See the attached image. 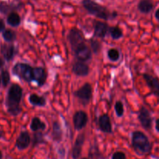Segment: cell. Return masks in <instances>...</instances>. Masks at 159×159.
<instances>
[{
  "mask_svg": "<svg viewBox=\"0 0 159 159\" xmlns=\"http://www.w3.org/2000/svg\"><path fill=\"white\" fill-rule=\"evenodd\" d=\"M82 3L89 13L95 16L97 18L107 20L111 17V13L107 10V8L93 0H82Z\"/></svg>",
  "mask_w": 159,
  "mask_h": 159,
  "instance_id": "cell-3",
  "label": "cell"
},
{
  "mask_svg": "<svg viewBox=\"0 0 159 159\" xmlns=\"http://www.w3.org/2000/svg\"><path fill=\"white\" fill-rule=\"evenodd\" d=\"M155 19H156L157 21L159 22V8L158 9H157V10L155 11Z\"/></svg>",
  "mask_w": 159,
  "mask_h": 159,
  "instance_id": "cell-33",
  "label": "cell"
},
{
  "mask_svg": "<svg viewBox=\"0 0 159 159\" xmlns=\"http://www.w3.org/2000/svg\"><path fill=\"white\" fill-rule=\"evenodd\" d=\"M46 128V125L43 121L40 120V118L35 117L33 118L30 124V129L33 131H38V130H43Z\"/></svg>",
  "mask_w": 159,
  "mask_h": 159,
  "instance_id": "cell-19",
  "label": "cell"
},
{
  "mask_svg": "<svg viewBox=\"0 0 159 159\" xmlns=\"http://www.w3.org/2000/svg\"><path fill=\"white\" fill-rule=\"evenodd\" d=\"M42 138H43V135H42L40 133H38V134H37L34 135V145H35L36 144H37V143H41Z\"/></svg>",
  "mask_w": 159,
  "mask_h": 159,
  "instance_id": "cell-30",
  "label": "cell"
},
{
  "mask_svg": "<svg viewBox=\"0 0 159 159\" xmlns=\"http://www.w3.org/2000/svg\"><path fill=\"white\" fill-rule=\"evenodd\" d=\"M2 53L6 61H10L15 54V48L12 44H5L2 48Z\"/></svg>",
  "mask_w": 159,
  "mask_h": 159,
  "instance_id": "cell-18",
  "label": "cell"
},
{
  "mask_svg": "<svg viewBox=\"0 0 159 159\" xmlns=\"http://www.w3.org/2000/svg\"><path fill=\"white\" fill-rule=\"evenodd\" d=\"M72 71L74 74L79 76H85L89 72L88 65L82 61H76L72 65Z\"/></svg>",
  "mask_w": 159,
  "mask_h": 159,
  "instance_id": "cell-14",
  "label": "cell"
},
{
  "mask_svg": "<svg viewBox=\"0 0 159 159\" xmlns=\"http://www.w3.org/2000/svg\"><path fill=\"white\" fill-rule=\"evenodd\" d=\"M115 112H116V116L120 117L124 115V104H123L122 102L120 101H117V102L115 103Z\"/></svg>",
  "mask_w": 159,
  "mask_h": 159,
  "instance_id": "cell-26",
  "label": "cell"
},
{
  "mask_svg": "<svg viewBox=\"0 0 159 159\" xmlns=\"http://www.w3.org/2000/svg\"><path fill=\"white\" fill-rule=\"evenodd\" d=\"M68 40L74 51L79 47L85 44L83 34L82 33V31L76 28H73L70 30L68 36Z\"/></svg>",
  "mask_w": 159,
  "mask_h": 159,
  "instance_id": "cell-5",
  "label": "cell"
},
{
  "mask_svg": "<svg viewBox=\"0 0 159 159\" xmlns=\"http://www.w3.org/2000/svg\"><path fill=\"white\" fill-rule=\"evenodd\" d=\"M29 102L32 105L37 107H44L46 105V100L44 98L39 96L37 94H31L29 97Z\"/></svg>",
  "mask_w": 159,
  "mask_h": 159,
  "instance_id": "cell-20",
  "label": "cell"
},
{
  "mask_svg": "<svg viewBox=\"0 0 159 159\" xmlns=\"http://www.w3.org/2000/svg\"><path fill=\"white\" fill-rule=\"evenodd\" d=\"M99 127L102 132L110 134L112 132V124L110 116L107 114H102L99 118Z\"/></svg>",
  "mask_w": 159,
  "mask_h": 159,
  "instance_id": "cell-15",
  "label": "cell"
},
{
  "mask_svg": "<svg viewBox=\"0 0 159 159\" xmlns=\"http://www.w3.org/2000/svg\"><path fill=\"white\" fill-rule=\"evenodd\" d=\"M30 141L31 139L29 133L27 131H22L18 136V138H17L16 142V147L19 150H24V149L27 148L29 147Z\"/></svg>",
  "mask_w": 159,
  "mask_h": 159,
  "instance_id": "cell-11",
  "label": "cell"
},
{
  "mask_svg": "<svg viewBox=\"0 0 159 159\" xmlns=\"http://www.w3.org/2000/svg\"><path fill=\"white\" fill-rule=\"evenodd\" d=\"M3 64H4L3 63V61L1 60V59H0V68H2V66L3 65Z\"/></svg>",
  "mask_w": 159,
  "mask_h": 159,
  "instance_id": "cell-34",
  "label": "cell"
},
{
  "mask_svg": "<svg viewBox=\"0 0 159 159\" xmlns=\"http://www.w3.org/2000/svg\"><path fill=\"white\" fill-rule=\"evenodd\" d=\"M82 159H86V158H82Z\"/></svg>",
  "mask_w": 159,
  "mask_h": 159,
  "instance_id": "cell-38",
  "label": "cell"
},
{
  "mask_svg": "<svg viewBox=\"0 0 159 159\" xmlns=\"http://www.w3.org/2000/svg\"><path fill=\"white\" fill-rule=\"evenodd\" d=\"M91 48L92 50L94 53H98L100 50L101 48V45L99 43V42H98L97 40H91Z\"/></svg>",
  "mask_w": 159,
  "mask_h": 159,
  "instance_id": "cell-28",
  "label": "cell"
},
{
  "mask_svg": "<svg viewBox=\"0 0 159 159\" xmlns=\"http://www.w3.org/2000/svg\"><path fill=\"white\" fill-rule=\"evenodd\" d=\"M5 30V23L3 22L2 20L0 19V32L3 31Z\"/></svg>",
  "mask_w": 159,
  "mask_h": 159,
  "instance_id": "cell-31",
  "label": "cell"
},
{
  "mask_svg": "<svg viewBox=\"0 0 159 159\" xmlns=\"http://www.w3.org/2000/svg\"><path fill=\"white\" fill-rule=\"evenodd\" d=\"M132 145L137 152L142 155L151 153L152 150V144L147 135L138 130L132 134Z\"/></svg>",
  "mask_w": 159,
  "mask_h": 159,
  "instance_id": "cell-2",
  "label": "cell"
},
{
  "mask_svg": "<svg viewBox=\"0 0 159 159\" xmlns=\"http://www.w3.org/2000/svg\"><path fill=\"white\" fill-rule=\"evenodd\" d=\"M155 130L159 133V118L155 120Z\"/></svg>",
  "mask_w": 159,
  "mask_h": 159,
  "instance_id": "cell-32",
  "label": "cell"
},
{
  "mask_svg": "<svg viewBox=\"0 0 159 159\" xmlns=\"http://www.w3.org/2000/svg\"><path fill=\"white\" fill-rule=\"evenodd\" d=\"M138 9L141 13L148 14L154 9V4L151 0H141L138 2Z\"/></svg>",
  "mask_w": 159,
  "mask_h": 159,
  "instance_id": "cell-17",
  "label": "cell"
},
{
  "mask_svg": "<svg viewBox=\"0 0 159 159\" xmlns=\"http://www.w3.org/2000/svg\"><path fill=\"white\" fill-rule=\"evenodd\" d=\"M112 159H126V155L122 152H116L112 156Z\"/></svg>",
  "mask_w": 159,
  "mask_h": 159,
  "instance_id": "cell-29",
  "label": "cell"
},
{
  "mask_svg": "<svg viewBox=\"0 0 159 159\" xmlns=\"http://www.w3.org/2000/svg\"><path fill=\"white\" fill-rule=\"evenodd\" d=\"M0 83H1V79H0Z\"/></svg>",
  "mask_w": 159,
  "mask_h": 159,
  "instance_id": "cell-36",
  "label": "cell"
},
{
  "mask_svg": "<svg viewBox=\"0 0 159 159\" xmlns=\"http://www.w3.org/2000/svg\"><path fill=\"white\" fill-rule=\"evenodd\" d=\"M85 134H81L79 136L77 137L75 140V142L74 146H73L72 148V158L74 159H78L79 158L81 155V152H82V146H83L84 142H85Z\"/></svg>",
  "mask_w": 159,
  "mask_h": 159,
  "instance_id": "cell-13",
  "label": "cell"
},
{
  "mask_svg": "<svg viewBox=\"0 0 159 159\" xmlns=\"http://www.w3.org/2000/svg\"><path fill=\"white\" fill-rule=\"evenodd\" d=\"M109 26L104 22L98 21L96 22L94 26V34L96 37H104L108 31Z\"/></svg>",
  "mask_w": 159,
  "mask_h": 159,
  "instance_id": "cell-16",
  "label": "cell"
},
{
  "mask_svg": "<svg viewBox=\"0 0 159 159\" xmlns=\"http://www.w3.org/2000/svg\"><path fill=\"white\" fill-rule=\"evenodd\" d=\"M23 97V89L17 84H12L9 88L6 99L8 111L12 116H17L21 112L20 102Z\"/></svg>",
  "mask_w": 159,
  "mask_h": 159,
  "instance_id": "cell-1",
  "label": "cell"
},
{
  "mask_svg": "<svg viewBox=\"0 0 159 159\" xmlns=\"http://www.w3.org/2000/svg\"><path fill=\"white\" fill-rule=\"evenodd\" d=\"M33 79L39 86H42L47 79V73L44 68L37 67L33 69Z\"/></svg>",
  "mask_w": 159,
  "mask_h": 159,
  "instance_id": "cell-12",
  "label": "cell"
},
{
  "mask_svg": "<svg viewBox=\"0 0 159 159\" xmlns=\"http://www.w3.org/2000/svg\"><path fill=\"white\" fill-rule=\"evenodd\" d=\"M2 37L4 40L7 42H12L16 38V33L14 31L11 30H6L3 31Z\"/></svg>",
  "mask_w": 159,
  "mask_h": 159,
  "instance_id": "cell-24",
  "label": "cell"
},
{
  "mask_svg": "<svg viewBox=\"0 0 159 159\" xmlns=\"http://www.w3.org/2000/svg\"><path fill=\"white\" fill-rule=\"evenodd\" d=\"M0 137H1V133H0Z\"/></svg>",
  "mask_w": 159,
  "mask_h": 159,
  "instance_id": "cell-37",
  "label": "cell"
},
{
  "mask_svg": "<svg viewBox=\"0 0 159 159\" xmlns=\"http://www.w3.org/2000/svg\"><path fill=\"white\" fill-rule=\"evenodd\" d=\"M52 136L54 140H55V141H59L61 139L62 130L61 125L58 124V122H54V124H53Z\"/></svg>",
  "mask_w": 159,
  "mask_h": 159,
  "instance_id": "cell-22",
  "label": "cell"
},
{
  "mask_svg": "<svg viewBox=\"0 0 159 159\" xmlns=\"http://www.w3.org/2000/svg\"><path fill=\"white\" fill-rule=\"evenodd\" d=\"M9 79H10V76H9V71L6 70L2 71V82L3 86H7L9 82Z\"/></svg>",
  "mask_w": 159,
  "mask_h": 159,
  "instance_id": "cell-27",
  "label": "cell"
},
{
  "mask_svg": "<svg viewBox=\"0 0 159 159\" xmlns=\"http://www.w3.org/2000/svg\"><path fill=\"white\" fill-rule=\"evenodd\" d=\"M143 78L148 88L151 89V92L159 99V79L148 73L143 74Z\"/></svg>",
  "mask_w": 159,
  "mask_h": 159,
  "instance_id": "cell-8",
  "label": "cell"
},
{
  "mask_svg": "<svg viewBox=\"0 0 159 159\" xmlns=\"http://www.w3.org/2000/svg\"><path fill=\"white\" fill-rule=\"evenodd\" d=\"M88 123V116L84 111H77L73 116V124L75 128L77 130H82L86 126Z\"/></svg>",
  "mask_w": 159,
  "mask_h": 159,
  "instance_id": "cell-9",
  "label": "cell"
},
{
  "mask_svg": "<svg viewBox=\"0 0 159 159\" xmlns=\"http://www.w3.org/2000/svg\"><path fill=\"white\" fill-rule=\"evenodd\" d=\"M74 52L75 54L76 57L79 59V61H86L89 60L92 57L91 49L86 44H84L82 46L79 47Z\"/></svg>",
  "mask_w": 159,
  "mask_h": 159,
  "instance_id": "cell-10",
  "label": "cell"
},
{
  "mask_svg": "<svg viewBox=\"0 0 159 159\" xmlns=\"http://www.w3.org/2000/svg\"><path fill=\"white\" fill-rule=\"evenodd\" d=\"M75 96L80 99L84 104H86L91 100L93 96V89L89 83H85L79 89L75 91Z\"/></svg>",
  "mask_w": 159,
  "mask_h": 159,
  "instance_id": "cell-7",
  "label": "cell"
},
{
  "mask_svg": "<svg viewBox=\"0 0 159 159\" xmlns=\"http://www.w3.org/2000/svg\"><path fill=\"white\" fill-rule=\"evenodd\" d=\"M111 37L114 40H118L123 37V31L119 26H112L109 30Z\"/></svg>",
  "mask_w": 159,
  "mask_h": 159,
  "instance_id": "cell-23",
  "label": "cell"
},
{
  "mask_svg": "<svg viewBox=\"0 0 159 159\" xmlns=\"http://www.w3.org/2000/svg\"><path fill=\"white\" fill-rule=\"evenodd\" d=\"M138 120L142 126L143 128L147 130H150L153 124V118L152 114L146 107H142L138 113Z\"/></svg>",
  "mask_w": 159,
  "mask_h": 159,
  "instance_id": "cell-6",
  "label": "cell"
},
{
  "mask_svg": "<svg viewBox=\"0 0 159 159\" xmlns=\"http://www.w3.org/2000/svg\"><path fill=\"white\" fill-rule=\"evenodd\" d=\"M21 19L16 12H11L7 17V23L12 26H18L20 24Z\"/></svg>",
  "mask_w": 159,
  "mask_h": 159,
  "instance_id": "cell-21",
  "label": "cell"
},
{
  "mask_svg": "<svg viewBox=\"0 0 159 159\" xmlns=\"http://www.w3.org/2000/svg\"><path fill=\"white\" fill-rule=\"evenodd\" d=\"M107 55L112 61H116L120 58V52L116 48H111L107 52Z\"/></svg>",
  "mask_w": 159,
  "mask_h": 159,
  "instance_id": "cell-25",
  "label": "cell"
},
{
  "mask_svg": "<svg viewBox=\"0 0 159 159\" xmlns=\"http://www.w3.org/2000/svg\"><path fill=\"white\" fill-rule=\"evenodd\" d=\"M2 158V152L0 151V159Z\"/></svg>",
  "mask_w": 159,
  "mask_h": 159,
  "instance_id": "cell-35",
  "label": "cell"
},
{
  "mask_svg": "<svg viewBox=\"0 0 159 159\" xmlns=\"http://www.w3.org/2000/svg\"><path fill=\"white\" fill-rule=\"evenodd\" d=\"M33 69L30 65L25 63L16 64L12 68V73L21 79L28 82L34 81L33 79Z\"/></svg>",
  "mask_w": 159,
  "mask_h": 159,
  "instance_id": "cell-4",
  "label": "cell"
}]
</instances>
